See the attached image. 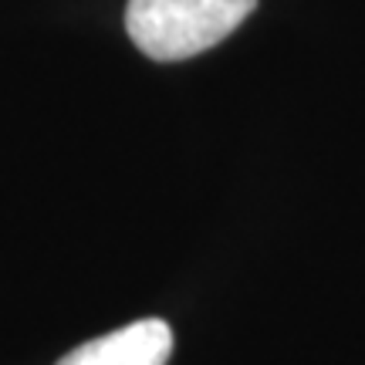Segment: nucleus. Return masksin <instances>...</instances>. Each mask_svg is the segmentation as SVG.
Instances as JSON below:
<instances>
[{"label": "nucleus", "instance_id": "nucleus-2", "mask_svg": "<svg viewBox=\"0 0 365 365\" xmlns=\"http://www.w3.org/2000/svg\"><path fill=\"white\" fill-rule=\"evenodd\" d=\"M170 355L173 328L163 318H143L102 339L85 341L58 365H166Z\"/></svg>", "mask_w": 365, "mask_h": 365}, {"label": "nucleus", "instance_id": "nucleus-1", "mask_svg": "<svg viewBox=\"0 0 365 365\" xmlns=\"http://www.w3.org/2000/svg\"><path fill=\"white\" fill-rule=\"evenodd\" d=\"M257 0H129L125 31L153 61H182L210 51L247 21Z\"/></svg>", "mask_w": 365, "mask_h": 365}]
</instances>
